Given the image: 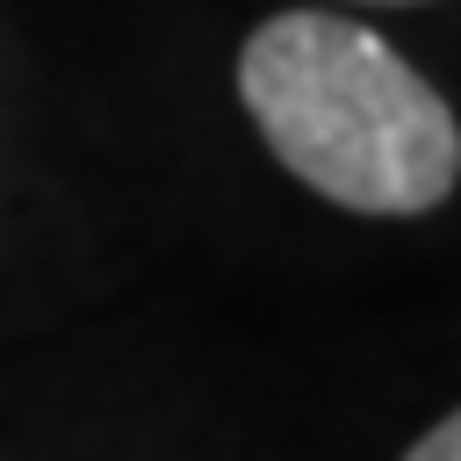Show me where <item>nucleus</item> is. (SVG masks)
<instances>
[{
  "mask_svg": "<svg viewBox=\"0 0 461 461\" xmlns=\"http://www.w3.org/2000/svg\"><path fill=\"white\" fill-rule=\"evenodd\" d=\"M403 461H461V411H454V418H439V425H432Z\"/></svg>",
  "mask_w": 461,
  "mask_h": 461,
  "instance_id": "obj_2",
  "label": "nucleus"
},
{
  "mask_svg": "<svg viewBox=\"0 0 461 461\" xmlns=\"http://www.w3.org/2000/svg\"><path fill=\"white\" fill-rule=\"evenodd\" d=\"M367 7H418V0H367Z\"/></svg>",
  "mask_w": 461,
  "mask_h": 461,
  "instance_id": "obj_3",
  "label": "nucleus"
},
{
  "mask_svg": "<svg viewBox=\"0 0 461 461\" xmlns=\"http://www.w3.org/2000/svg\"><path fill=\"white\" fill-rule=\"evenodd\" d=\"M238 101L267 151L339 209L425 216L461 180V122L367 22L288 7L238 50Z\"/></svg>",
  "mask_w": 461,
  "mask_h": 461,
  "instance_id": "obj_1",
  "label": "nucleus"
}]
</instances>
